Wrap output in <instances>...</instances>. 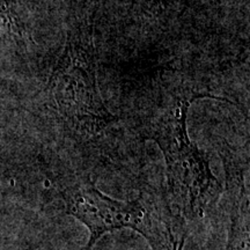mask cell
Here are the masks:
<instances>
[{
  "label": "cell",
  "instance_id": "7a4b0ae2",
  "mask_svg": "<svg viewBox=\"0 0 250 250\" xmlns=\"http://www.w3.org/2000/svg\"><path fill=\"white\" fill-rule=\"evenodd\" d=\"M45 94L62 120L78 133L98 136L117 121L100 92L93 28L87 23L67 31Z\"/></svg>",
  "mask_w": 250,
  "mask_h": 250
},
{
  "label": "cell",
  "instance_id": "6da1fadb",
  "mask_svg": "<svg viewBox=\"0 0 250 250\" xmlns=\"http://www.w3.org/2000/svg\"><path fill=\"white\" fill-rule=\"evenodd\" d=\"M203 98L232 103L202 90L181 89L144 130V134L154 140L165 156L171 204L190 220L204 217L224 191L221 183L212 173L208 158L188 133L190 105Z\"/></svg>",
  "mask_w": 250,
  "mask_h": 250
},
{
  "label": "cell",
  "instance_id": "3957f363",
  "mask_svg": "<svg viewBox=\"0 0 250 250\" xmlns=\"http://www.w3.org/2000/svg\"><path fill=\"white\" fill-rule=\"evenodd\" d=\"M66 213L87 227L88 242L78 250H92L104 234L131 228L147 240L152 250H175L181 236L174 232L170 218L151 197L139 195L132 201L114 199L89 180L68 184L62 191Z\"/></svg>",
  "mask_w": 250,
  "mask_h": 250
},
{
  "label": "cell",
  "instance_id": "5b68a950",
  "mask_svg": "<svg viewBox=\"0 0 250 250\" xmlns=\"http://www.w3.org/2000/svg\"><path fill=\"white\" fill-rule=\"evenodd\" d=\"M0 31L15 36H24V27L17 13L13 0H0Z\"/></svg>",
  "mask_w": 250,
  "mask_h": 250
},
{
  "label": "cell",
  "instance_id": "277c9868",
  "mask_svg": "<svg viewBox=\"0 0 250 250\" xmlns=\"http://www.w3.org/2000/svg\"><path fill=\"white\" fill-rule=\"evenodd\" d=\"M226 190L229 196V227L226 250H250L249 196L246 190L245 168L224 155Z\"/></svg>",
  "mask_w": 250,
  "mask_h": 250
}]
</instances>
